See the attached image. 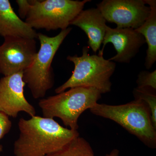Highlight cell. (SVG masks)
<instances>
[{
	"instance_id": "6da1fadb",
	"label": "cell",
	"mask_w": 156,
	"mask_h": 156,
	"mask_svg": "<svg viewBox=\"0 0 156 156\" xmlns=\"http://www.w3.org/2000/svg\"><path fill=\"white\" fill-rule=\"evenodd\" d=\"M18 126L20 134L14 143V156H46L80 136L78 130L64 128L53 119L40 116L20 118Z\"/></svg>"
},
{
	"instance_id": "7a4b0ae2",
	"label": "cell",
	"mask_w": 156,
	"mask_h": 156,
	"mask_svg": "<svg viewBox=\"0 0 156 156\" xmlns=\"http://www.w3.org/2000/svg\"><path fill=\"white\" fill-rule=\"evenodd\" d=\"M93 114L114 121L136 136L147 147L156 148V128L149 108L140 99L125 104L110 105L97 103L90 108Z\"/></svg>"
},
{
	"instance_id": "3957f363",
	"label": "cell",
	"mask_w": 156,
	"mask_h": 156,
	"mask_svg": "<svg viewBox=\"0 0 156 156\" xmlns=\"http://www.w3.org/2000/svg\"><path fill=\"white\" fill-rule=\"evenodd\" d=\"M89 52V48L84 47L82 56H67V60L74 65V69L70 77L55 89L56 94L79 87L94 88L101 94L111 92L110 78L115 69V63L104 58L101 50L98 55H91Z\"/></svg>"
},
{
	"instance_id": "277c9868",
	"label": "cell",
	"mask_w": 156,
	"mask_h": 156,
	"mask_svg": "<svg viewBox=\"0 0 156 156\" xmlns=\"http://www.w3.org/2000/svg\"><path fill=\"white\" fill-rule=\"evenodd\" d=\"M101 95L98 90L91 87H76L42 98L39 101L38 105L43 117L59 118L66 127L78 130L80 116L97 104Z\"/></svg>"
},
{
	"instance_id": "5b68a950",
	"label": "cell",
	"mask_w": 156,
	"mask_h": 156,
	"mask_svg": "<svg viewBox=\"0 0 156 156\" xmlns=\"http://www.w3.org/2000/svg\"><path fill=\"white\" fill-rule=\"evenodd\" d=\"M72 28L62 30L58 35L49 37L38 34L40 50L33 61L23 72V79L35 99L44 98L47 92L54 86V78L51 66L53 58L58 48Z\"/></svg>"
},
{
	"instance_id": "8992f818",
	"label": "cell",
	"mask_w": 156,
	"mask_h": 156,
	"mask_svg": "<svg viewBox=\"0 0 156 156\" xmlns=\"http://www.w3.org/2000/svg\"><path fill=\"white\" fill-rule=\"evenodd\" d=\"M90 0L30 1L25 22L34 29L47 31L68 28L73 20Z\"/></svg>"
},
{
	"instance_id": "52a82bcc",
	"label": "cell",
	"mask_w": 156,
	"mask_h": 156,
	"mask_svg": "<svg viewBox=\"0 0 156 156\" xmlns=\"http://www.w3.org/2000/svg\"><path fill=\"white\" fill-rule=\"evenodd\" d=\"M97 7L106 21L120 28H138L151 13L144 0H104Z\"/></svg>"
},
{
	"instance_id": "ba28073f",
	"label": "cell",
	"mask_w": 156,
	"mask_h": 156,
	"mask_svg": "<svg viewBox=\"0 0 156 156\" xmlns=\"http://www.w3.org/2000/svg\"><path fill=\"white\" fill-rule=\"evenodd\" d=\"M0 46V73L4 76L23 72L37 53L35 39L8 37Z\"/></svg>"
},
{
	"instance_id": "9c48e42d",
	"label": "cell",
	"mask_w": 156,
	"mask_h": 156,
	"mask_svg": "<svg viewBox=\"0 0 156 156\" xmlns=\"http://www.w3.org/2000/svg\"><path fill=\"white\" fill-rule=\"evenodd\" d=\"M23 76L21 72L0 79V112L13 118H17L21 112L31 117L36 115L35 108L24 96L26 84Z\"/></svg>"
},
{
	"instance_id": "30bf717a",
	"label": "cell",
	"mask_w": 156,
	"mask_h": 156,
	"mask_svg": "<svg viewBox=\"0 0 156 156\" xmlns=\"http://www.w3.org/2000/svg\"><path fill=\"white\" fill-rule=\"evenodd\" d=\"M109 43L113 45L117 54L108 60L129 63L146 42L144 37L134 29L112 28L107 26L101 51H103L105 45Z\"/></svg>"
},
{
	"instance_id": "8fae6325",
	"label": "cell",
	"mask_w": 156,
	"mask_h": 156,
	"mask_svg": "<svg viewBox=\"0 0 156 156\" xmlns=\"http://www.w3.org/2000/svg\"><path fill=\"white\" fill-rule=\"evenodd\" d=\"M106 20L97 8L82 10L70 23L83 30L88 38V44L93 52L100 50L106 33Z\"/></svg>"
},
{
	"instance_id": "7c38bea8",
	"label": "cell",
	"mask_w": 156,
	"mask_h": 156,
	"mask_svg": "<svg viewBox=\"0 0 156 156\" xmlns=\"http://www.w3.org/2000/svg\"><path fill=\"white\" fill-rule=\"evenodd\" d=\"M38 33L14 12L9 0H0V35L37 38Z\"/></svg>"
},
{
	"instance_id": "4fadbf2b",
	"label": "cell",
	"mask_w": 156,
	"mask_h": 156,
	"mask_svg": "<svg viewBox=\"0 0 156 156\" xmlns=\"http://www.w3.org/2000/svg\"><path fill=\"white\" fill-rule=\"evenodd\" d=\"M151 9L149 16L141 26L135 29L144 37L147 49L145 66L150 69L156 61V1L144 0Z\"/></svg>"
},
{
	"instance_id": "5bb4252c",
	"label": "cell",
	"mask_w": 156,
	"mask_h": 156,
	"mask_svg": "<svg viewBox=\"0 0 156 156\" xmlns=\"http://www.w3.org/2000/svg\"><path fill=\"white\" fill-rule=\"evenodd\" d=\"M46 156H95L88 141L80 136L76 137L60 150Z\"/></svg>"
},
{
	"instance_id": "9a60e30c",
	"label": "cell",
	"mask_w": 156,
	"mask_h": 156,
	"mask_svg": "<svg viewBox=\"0 0 156 156\" xmlns=\"http://www.w3.org/2000/svg\"><path fill=\"white\" fill-rule=\"evenodd\" d=\"M135 99L143 101L147 105L150 110L152 121L156 128V90L148 88H136L133 90Z\"/></svg>"
},
{
	"instance_id": "2e32d148",
	"label": "cell",
	"mask_w": 156,
	"mask_h": 156,
	"mask_svg": "<svg viewBox=\"0 0 156 156\" xmlns=\"http://www.w3.org/2000/svg\"><path fill=\"white\" fill-rule=\"evenodd\" d=\"M138 88H148L156 89V70L152 72L143 71L140 72L136 81Z\"/></svg>"
},
{
	"instance_id": "e0dca14e",
	"label": "cell",
	"mask_w": 156,
	"mask_h": 156,
	"mask_svg": "<svg viewBox=\"0 0 156 156\" xmlns=\"http://www.w3.org/2000/svg\"><path fill=\"white\" fill-rule=\"evenodd\" d=\"M12 126L9 117L4 113L0 112V140L9 133Z\"/></svg>"
},
{
	"instance_id": "ac0fdd59",
	"label": "cell",
	"mask_w": 156,
	"mask_h": 156,
	"mask_svg": "<svg viewBox=\"0 0 156 156\" xmlns=\"http://www.w3.org/2000/svg\"><path fill=\"white\" fill-rule=\"evenodd\" d=\"M16 2L18 5L20 16L21 18H25L30 7V1L17 0Z\"/></svg>"
},
{
	"instance_id": "d6986e66",
	"label": "cell",
	"mask_w": 156,
	"mask_h": 156,
	"mask_svg": "<svg viewBox=\"0 0 156 156\" xmlns=\"http://www.w3.org/2000/svg\"><path fill=\"white\" fill-rule=\"evenodd\" d=\"M119 151L115 149L113 150L110 153L107 154L105 156H119Z\"/></svg>"
},
{
	"instance_id": "ffe728a7",
	"label": "cell",
	"mask_w": 156,
	"mask_h": 156,
	"mask_svg": "<svg viewBox=\"0 0 156 156\" xmlns=\"http://www.w3.org/2000/svg\"><path fill=\"white\" fill-rule=\"evenodd\" d=\"M3 151V146L2 145H0V153L2 152Z\"/></svg>"
}]
</instances>
